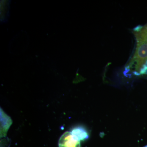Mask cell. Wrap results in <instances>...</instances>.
Returning a JSON list of instances; mask_svg holds the SVG:
<instances>
[{"instance_id":"obj_1","label":"cell","mask_w":147,"mask_h":147,"mask_svg":"<svg viewBox=\"0 0 147 147\" xmlns=\"http://www.w3.org/2000/svg\"><path fill=\"white\" fill-rule=\"evenodd\" d=\"M136 47L132 57L125 67L128 75L142 76L147 74V24L139 26L133 31Z\"/></svg>"},{"instance_id":"obj_4","label":"cell","mask_w":147,"mask_h":147,"mask_svg":"<svg viewBox=\"0 0 147 147\" xmlns=\"http://www.w3.org/2000/svg\"><path fill=\"white\" fill-rule=\"evenodd\" d=\"M144 147H147V146H145Z\"/></svg>"},{"instance_id":"obj_2","label":"cell","mask_w":147,"mask_h":147,"mask_svg":"<svg viewBox=\"0 0 147 147\" xmlns=\"http://www.w3.org/2000/svg\"><path fill=\"white\" fill-rule=\"evenodd\" d=\"M59 147H81L80 141L74 138L70 131H66L60 138Z\"/></svg>"},{"instance_id":"obj_3","label":"cell","mask_w":147,"mask_h":147,"mask_svg":"<svg viewBox=\"0 0 147 147\" xmlns=\"http://www.w3.org/2000/svg\"><path fill=\"white\" fill-rule=\"evenodd\" d=\"M74 138L79 141H84L89 138V135L86 129L82 127H74L71 131Z\"/></svg>"}]
</instances>
